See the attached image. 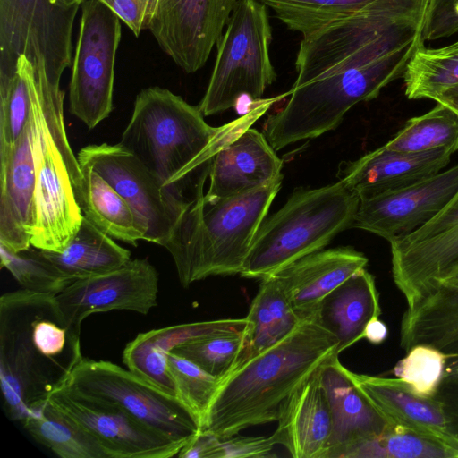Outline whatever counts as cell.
<instances>
[{
  "label": "cell",
  "instance_id": "26",
  "mask_svg": "<svg viewBox=\"0 0 458 458\" xmlns=\"http://www.w3.org/2000/svg\"><path fill=\"white\" fill-rule=\"evenodd\" d=\"M435 347L449 359L458 357V273L436 282L406 308L400 325V345Z\"/></svg>",
  "mask_w": 458,
  "mask_h": 458
},
{
  "label": "cell",
  "instance_id": "37",
  "mask_svg": "<svg viewBox=\"0 0 458 458\" xmlns=\"http://www.w3.org/2000/svg\"><path fill=\"white\" fill-rule=\"evenodd\" d=\"M409 99H435L458 83V54L439 55L425 47L415 52L403 75Z\"/></svg>",
  "mask_w": 458,
  "mask_h": 458
},
{
  "label": "cell",
  "instance_id": "30",
  "mask_svg": "<svg viewBox=\"0 0 458 458\" xmlns=\"http://www.w3.org/2000/svg\"><path fill=\"white\" fill-rule=\"evenodd\" d=\"M43 252L72 281L111 272L131 260L130 250L84 216L78 232L63 251Z\"/></svg>",
  "mask_w": 458,
  "mask_h": 458
},
{
  "label": "cell",
  "instance_id": "7",
  "mask_svg": "<svg viewBox=\"0 0 458 458\" xmlns=\"http://www.w3.org/2000/svg\"><path fill=\"white\" fill-rule=\"evenodd\" d=\"M272 27L267 5L239 0L216 44L214 68L199 104L204 116L234 107L242 97L257 103L276 80L270 57Z\"/></svg>",
  "mask_w": 458,
  "mask_h": 458
},
{
  "label": "cell",
  "instance_id": "14",
  "mask_svg": "<svg viewBox=\"0 0 458 458\" xmlns=\"http://www.w3.org/2000/svg\"><path fill=\"white\" fill-rule=\"evenodd\" d=\"M389 243L393 279L409 307L458 271V191L427 224Z\"/></svg>",
  "mask_w": 458,
  "mask_h": 458
},
{
  "label": "cell",
  "instance_id": "35",
  "mask_svg": "<svg viewBox=\"0 0 458 458\" xmlns=\"http://www.w3.org/2000/svg\"><path fill=\"white\" fill-rule=\"evenodd\" d=\"M336 458H456L448 446L401 428L355 443Z\"/></svg>",
  "mask_w": 458,
  "mask_h": 458
},
{
  "label": "cell",
  "instance_id": "4",
  "mask_svg": "<svg viewBox=\"0 0 458 458\" xmlns=\"http://www.w3.org/2000/svg\"><path fill=\"white\" fill-rule=\"evenodd\" d=\"M282 180L226 199L206 200L203 194L189 206L163 245L183 287L211 276L241 273Z\"/></svg>",
  "mask_w": 458,
  "mask_h": 458
},
{
  "label": "cell",
  "instance_id": "15",
  "mask_svg": "<svg viewBox=\"0 0 458 458\" xmlns=\"http://www.w3.org/2000/svg\"><path fill=\"white\" fill-rule=\"evenodd\" d=\"M158 273L147 259H131L111 272L73 281L55 296L59 310L77 335L97 312L131 310L143 315L157 305Z\"/></svg>",
  "mask_w": 458,
  "mask_h": 458
},
{
  "label": "cell",
  "instance_id": "8",
  "mask_svg": "<svg viewBox=\"0 0 458 458\" xmlns=\"http://www.w3.org/2000/svg\"><path fill=\"white\" fill-rule=\"evenodd\" d=\"M61 387L80 397L114 405L182 446L201 429L198 419L178 397L110 361L83 358Z\"/></svg>",
  "mask_w": 458,
  "mask_h": 458
},
{
  "label": "cell",
  "instance_id": "38",
  "mask_svg": "<svg viewBox=\"0 0 458 458\" xmlns=\"http://www.w3.org/2000/svg\"><path fill=\"white\" fill-rule=\"evenodd\" d=\"M31 247L15 252L0 244L1 267L13 275L22 289L56 296L73 281L42 250Z\"/></svg>",
  "mask_w": 458,
  "mask_h": 458
},
{
  "label": "cell",
  "instance_id": "52",
  "mask_svg": "<svg viewBox=\"0 0 458 458\" xmlns=\"http://www.w3.org/2000/svg\"><path fill=\"white\" fill-rule=\"evenodd\" d=\"M456 273H458V271H457ZM456 273H455V274H456Z\"/></svg>",
  "mask_w": 458,
  "mask_h": 458
},
{
  "label": "cell",
  "instance_id": "5",
  "mask_svg": "<svg viewBox=\"0 0 458 458\" xmlns=\"http://www.w3.org/2000/svg\"><path fill=\"white\" fill-rule=\"evenodd\" d=\"M64 96L60 84L50 81L45 71H33L37 178L30 243L55 252L67 247L83 219L77 198L82 172L65 131Z\"/></svg>",
  "mask_w": 458,
  "mask_h": 458
},
{
  "label": "cell",
  "instance_id": "10",
  "mask_svg": "<svg viewBox=\"0 0 458 458\" xmlns=\"http://www.w3.org/2000/svg\"><path fill=\"white\" fill-rule=\"evenodd\" d=\"M80 7L54 0H0V77L12 76L24 55L60 83L72 65V26Z\"/></svg>",
  "mask_w": 458,
  "mask_h": 458
},
{
  "label": "cell",
  "instance_id": "34",
  "mask_svg": "<svg viewBox=\"0 0 458 458\" xmlns=\"http://www.w3.org/2000/svg\"><path fill=\"white\" fill-rule=\"evenodd\" d=\"M290 30L308 36L375 0H259Z\"/></svg>",
  "mask_w": 458,
  "mask_h": 458
},
{
  "label": "cell",
  "instance_id": "17",
  "mask_svg": "<svg viewBox=\"0 0 458 458\" xmlns=\"http://www.w3.org/2000/svg\"><path fill=\"white\" fill-rule=\"evenodd\" d=\"M458 191V164L399 190L360 199L352 227L389 242L431 220Z\"/></svg>",
  "mask_w": 458,
  "mask_h": 458
},
{
  "label": "cell",
  "instance_id": "25",
  "mask_svg": "<svg viewBox=\"0 0 458 458\" xmlns=\"http://www.w3.org/2000/svg\"><path fill=\"white\" fill-rule=\"evenodd\" d=\"M319 369L281 406L277 428L271 435L294 458H322L331 436V411Z\"/></svg>",
  "mask_w": 458,
  "mask_h": 458
},
{
  "label": "cell",
  "instance_id": "32",
  "mask_svg": "<svg viewBox=\"0 0 458 458\" xmlns=\"http://www.w3.org/2000/svg\"><path fill=\"white\" fill-rule=\"evenodd\" d=\"M41 445L62 458H107L98 441L49 402L22 422Z\"/></svg>",
  "mask_w": 458,
  "mask_h": 458
},
{
  "label": "cell",
  "instance_id": "16",
  "mask_svg": "<svg viewBox=\"0 0 458 458\" xmlns=\"http://www.w3.org/2000/svg\"><path fill=\"white\" fill-rule=\"evenodd\" d=\"M239 0H159L148 28L160 48L185 72L207 63Z\"/></svg>",
  "mask_w": 458,
  "mask_h": 458
},
{
  "label": "cell",
  "instance_id": "49",
  "mask_svg": "<svg viewBox=\"0 0 458 458\" xmlns=\"http://www.w3.org/2000/svg\"><path fill=\"white\" fill-rule=\"evenodd\" d=\"M454 376H458V357L449 359L445 369L444 377Z\"/></svg>",
  "mask_w": 458,
  "mask_h": 458
},
{
  "label": "cell",
  "instance_id": "6",
  "mask_svg": "<svg viewBox=\"0 0 458 458\" xmlns=\"http://www.w3.org/2000/svg\"><path fill=\"white\" fill-rule=\"evenodd\" d=\"M359 203V197L341 179L320 188L295 191L261 223L240 275L261 280L323 250L352 226Z\"/></svg>",
  "mask_w": 458,
  "mask_h": 458
},
{
  "label": "cell",
  "instance_id": "22",
  "mask_svg": "<svg viewBox=\"0 0 458 458\" xmlns=\"http://www.w3.org/2000/svg\"><path fill=\"white\" fill-rule=\"evenodd\" d=\"M352 373L359 388L390 428H401L441 443L458 458V438L450 433L445 415L435 397L417 395L398 377Z\"/></svg>",
  "mask_w": 458,
  "mask_h": 458
},
{
  "label": "cell",
  "instance_id": "41",
  "mask_svg": "<svg viewBox=\"0 0 458 458\" xmlns=\"http://www.w3.org/2000/svg\"><path fill=\"white\" fill-rule=\"evenodd\" d=\"M448 360L446 354L435 347L417 344L396 363L393 371L417 395L434 398L445 377Z\"/></svg>",
  "mask_w": 458,
  "mask_h": 458
},
{
  "label": "cell",
  "instance_id": "18",
  "mask_svg": "<svg viewBox=\"0 0 458 458\" xmlns=\"http://www.w3.org/2000/svg\"><path fill=\"white\" fill-rule=\"evenodd\" d=\"M48 402L99 443L107 458H169L182 445L108 403L75 395L59 387Z\"/></svg>",
  "mask_w": 458,
  "mask_h": 458
},
{
  "label": "cell",
  "instance_id": "47",
  "mask_svg": "<svg viewBox=\"0 0 458 458\" xmlns=\"http://www.w3.org/2000/svg\"><path fill=\"white\" fill-rule=\"evenodd\" d=\"M387 335V327L379 318L369 321L365 327L364 338L373 344H382Z\"/></svg>",
  "mask_w": 458,
  "mask_h": 458
},
{
  "label": "cell",
  "instance_id": "20",
  "mask_svg": "<svg viewBox=\"0 0 458 458\" xmlns=\"http://www.w3.org/2000/svg\"><path fill=\"white\" fill-rule=\"evenodd\" d=\"M283 161L265 134L250 127L214 155L206 200L231 198L282 180Z\"/></svg>",
  "mask_w": 458,
  "mask_h": 458
},
{
  "label": "cell",
  "instance_id": "29",
  "mask_svg": "<svg viewBox=\"0 0 458 458\" xmlns=\"http://www.w3.org/2000/svg\"><path fill=\"white\" fill-rule=\"evenodd\" d=\"M245 318L242 348L232 372L283 341L304 319L272 276L261 279Z\"/></svg>",
  "mask_w": 458,
  "mask_h": 458
},
{
  "label": "cell",
  "instance_id": "9",
  "mask_svg": "<svg viewBox=\"0 0 458 458\" xmlns=\"http://www.w3.org/2000/svg\"><path fill=\"white\" fill-rule=\"evenodd\" d=\"M30 291L0 298V381L6 416L21 423L61 387L66 370L45 357L30 332Z\"/></svg>",
  "mask_w": 458,
  "mask_h": 458
},
{
  "label": "cell",
  "instance_id": "3",
  "mask_svg": "<svg viewBox=\"0 0 458 458\" xmlns=\"http://www.w3.org/2000/svg\"><path fill=\"white\" fill-rule=\"evenodd\" d=\"M419 50L382 37L362 47L321 77L296 89L265 123V136L275 150L335 130L356 104L376 98L403 76Z\"/></svg>",
  "mask_w": 458,
  "mask_h": 458
},
{
  "label": "cell",
  "instance_id": "2",
  "mask_svg": "<svg viewBox=\"0 0 458 458\" xmlns=\"http://www.w3.org/2000/svg\"><path fill=\"white\" fill-rule=\"evenodd\" d=\"M337 344L336 337L313 314L305 318L286 338L222 381L201 429L223 439L276 420L287 398L337 353Z\"/></svg>",
  "mask_w": 458,
  "mask_h": 458
},
{
  "label": "cell",
  "instance_id": "36",
  "mask_svg": "<svg viewBox=\"0 0 458 458\" xmlns=\"http://www.w3.org/2000/svg\"><path fill=\"white\" fill-rule=\"evenodd\" d=\"M33 71L30 61L21 55L16 72L12 76L0 77V151L17 141L30 119Z\"/></svg>",
  "mask_w": 458,
  "mask_h": 458
},
{
  "label": "cell",
  "instance_id": "39",
  "mask_svg": "<svg viewBox=\"0 0 458 458\" xmlns=\"http://www.w3.org/2000/svg\"><path fill=\"white\" fill-rule=\"evenodd\" d=\"M243 331L202 335L177 345L172 352L223 381L232 372L242 348Z\"/></svg>",
  "mask_w": 458,
  "mask_h": 458
},
{
  "label": "cell",
  "instance_id": "31",
  "mask_svg": "<svg viewBox=\"0 0 458 458\" xmlns=\"http://www.w3.org/2000/svg\"><path fill=\"white\" fill-rule=\"evenodd\" d=\"M80 165L82 182L77 198L83 216L112 238L136 246L143 233L129 204L98 172Z\"/></svg>",
  "mask_w": 458,
  "mask_h": 458
},
{
  "label": "cell",
  "instance_id": "19",
  "mask_svg": "<svg viewBox=\"0 0 458 458\" xmlns=\"http://www.w3.org/2000/svg\"><path fill=\"white\" fill-rule=\"evenodd\" d=\"M36 140L31 107L30 119L17 141L0 151V244L15 252L31 247Z\"/></svg>",
  "mask_w": 458,
  "mask_h": 458
},
{
  "label": "cell",
  "instance_id": "11",
  "mask_svg": "<svg viewBox=\"0 0 458 458\" xmlns=\"http://www.w3.org/2000/svg\"><path fill=\"white\" fill-rule=\"evenodd\" d=\"M80 30L69 84L70 113L89 129L113 110L114 65L121 20L98 0L81 4Z\"/></svg>",
  "mask_w": 458,
  "mask_h": 458
},
{
  "label": "cell",
  "instance_id": "40",
  "mask_svg": "<svg viewBox=\"0 0 458 458\" xmlns=\"http://www.w3.org/2000/svg\"><path fill=\"white\" fill-rule=\"evenodd\" d=\"M168 373L176 396L198 419L200 428L222 380L173 352L167 356Z\"/></svg>",
  "mask_w": 458,
  "mask_h": 458
},
{
  "label": "cell",
  "instance_id": "46",
  "mask_svg": "<svg viewBox=\"0 0 458 458\" xmlns=\"http://www.w3.org/2000/svg\"><path fill=\"white\" fill-rule=\"evenodd\" d=\"M221 439L208 429L200 431L178 453L180 458H216Z\"/></svg>",
  "mask_w": 458,
  "mask_h": 458
},
{
  "label": "cell",
  "instance_id": "13",
  "mask_svg": "<svg viewBox=\"0 0 458 458\" xmlns=\"http://www.w3.org/2000/svg\"><path fill=\"white\" fill-rule=\"evenodd\" d=\"M429 0H375L354 13L302 37L291 89L309 83L394 25L428 9Z\"/></svg>",
  "mask_w": 458,
  "mask_h": 458
},
{
  "label": "cell",
  "instance_id": "23",
  "mask_svg": "<svg viewBox=\"0 0 458 458\" xmlns=\"http://www.w3.org/2000/svg\"><path fill=\"white\" fill-rule=\"evenodd\" d=\"M453 154L446 148L399 152L383 145L346 165L340 179L361 199L432 176L449 164Z\"/></svg>",
  "mask_w": 458,
  "mask_h": 458
},
{
  "label": "cell",
  "instance_id": "51",
  "mask_svg": "<svg viewBox=\"0 0 458 458\" xmlns=\"http://www.w3.org/2000/svg\"><path fill=\"white\" fill-rule=\"evenodd\" d=\"M54 1L61 5L72 6L75 4H81L85 0H54Z\"/></svg>",
  "mask_w": 458,
  "mask_h": 458
},
{
  "label": "cell",
  "instance_id": "24",
  "mask_svg": "<svg viewBox=\"0 0 458 458\" xmlns=\"http://www.w3.org/2000/svg\"><path fill=\"white\" fill-rule=\"evenodd\" d=\"M367 264L363 253L352 247H337L304 256L271 276L293 308L305 318L324 297Z\"/></svg>",
  "mask_w": 458,
  "mask_h": 458
},
{
  "label": "cell",
  "instance_id": "27",
  "mask_svg": "<svg viewBox=\"0 0 458 458\" xmlns=\"http://www.w3.org/2000/svg\"><path fill=\"white\" fill-rule=\"evenodd\" d=\"M246 323L245 318H228L181 324L140 333L126 344L123 361L138 377L176 396V389L167 369L168 353L177 345L202 335L243 331Z\"/></svg>",
  "mask_w": 458,
  "mask_h": 458
},
{
  "label": "cell",
  "instance_id": "50",
  "mask_svg": "<svg viewBox=\"0 0 458 458\" xmlns=\"http://www.w3.org/2000/svg\"><path fill=\"white\" fill-rule=\"evenodd\" d=\"M433 53L439 55H454L458 54V41L439 48H430Z\"/></svg>",
  "mask_w": 458,
  "mask_h": 458
},
{
  "label": "cell",
  "instance_id": "12",
  "mask_svg": "<svg viewBox=\"0 0 458 458\" xmlns=\"http://www.w3.org/2000/svg\"><path fill=\"white\" fill-rule=\"evenodd\" d=\"M77 158L104 177L132 209L143 240L163 246L187 203L171 195L149 170L120 143L88 145Z\"/></svg>",
  "mask_w": 458,
  "mask_h": 458
},
{
  "label": "cell",
  "instance_id": "43",
  "mask_svg": "<svg viewBox=\"0 0 458 458\" xmlns=\"http://www.w3.org/2000/svg\"><path fill=\"white\" fill-rule=\"evenodd\" d=\"M107 6L138 37L148 30L159 0H98Z\"/></svg>",
  "mask_w": 458,
  "mask_h": 458
},
{
  "label": "cell",
  "instance_id": "45",
  "mask_svg": "<svg viewBox=\"0 0 458 458\" xmlns=\"http://www.w3.org/2000/svg\"><path fill=\"white\" fill-rule=\"evenodd\" d=\"M435 399L442 407L450 433L458 438V376L444 377Z\"/></svg>",
  "mask_w": 458,
  "mask_h": 458
},
{
  "label": "cell",
  "instance_id": "42",
  "mask_svg": "<svg viewBox=\"0 0 458 458\" xmlns=\"http://www.w3.org/2000/svg\"><path fill=\"white\" fill-rule=\"evenodd\" d=\"M458 32V0H429L422 38L431 41Z\"/></svg>",
  "mask_w": 458,
  "mask_h": 458
},
{
  "label": "cell",
  "instance_id": "28",
  "mask_svg": "<svg viewBox=\"0 0 458 458\" xmlns=\"http://www.w3.org/2000/svg\"><path fill=\"white\" fill-rule=\"evenodd\" d=\"M312 314L336 337L340 354L364 338L368 323L381 314L374 276L365 268L357 271L324 297Z\"/></svg>",
  "mask_w": 458,
  "mask_h": 458
},
{
  "label": "cell",
  "instance_id": "21",
  "mask_svg": "<svg viewBox=\"0 0 458 458\" xmlns=\"http://www.w3.org/2000/svg\"><path fill=\"white\" fill-rule=\"evenodd\" d=\"M338 355H332L319 369L332 416V432L322 458H336L344 448L393 429L359 388Z\"/></svg>",
  "mask_w": 458,
  "mask_h": 458
},
{
  "label": "cell",
  "instance_id": "1",
  "mask_svg": "<svg viewBox=\"0 0 458 458\" xmlns=\"http://www.w3.org/2000/svg\"><path fill=\"white\" fill-rule=\"evenodd\" d=\"M275 99H262L220 127L199 106L167 89L148 87L136 96L120 144L130 150L176 199L191 203L204 194L212 158L227 141L263 115Z\"/></svg>",
  "mask_w": 458,
  "mask_h": 458
},
{
  "label": "cell",
  "instance_id": "44",
  "mask_svg": "<svg viewBox=\"0 0 458 458\" xmlns=\"http://www.w3.org/2000/svg\"><path fill=\"white\" fill-rule=\"evenodd\" d=\"M272 436L230 437L221 439L216 458L269 457L276 445Z\"/></svg>",
  "mask_w": 458,
  "mask_h": 458
},
{
  "label": "cell",
  "instance_id": "33",
  "mask_svg": "<svg viewBox=\"0 0 458 458\" xmlns=\"http://www.w3.org/2000/svg\"><path fill=\"white\" fill-rule=\"evenodd\" d=\"M385 146L399 152L446 148L458 150V114L437 103L428 113L412 117Z\"/></svg>",
  "mask_w": 458,
  "mask_h": 458
},
{
  "label": "cell",
  "instance_id": "48",
  "mask_svg": "<svg viewBox=\"0 0 458 458\" xmlns=\"http://www.w3.org/2000/svg\"><path fill=\"white\" fill-rule=\"evenodd\" d=\"M434 100L458 114V83L442 91Z\"/></svg>",
  "mask_w": 458,
  "mask_h": 458
}]
</instances>
